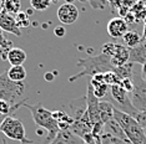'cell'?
I'll use <instances>...</instances> for the list:
<instances>
[{"label": "cell", "mask_w": 146, "mask_h": 144, "mask_svg": "<svg viewBox=\"0 0 146 144\" xmlns=\"http://www.w3.org/2000/svg\"><path fill=\"white\" fill-rule=\"evenodd\" d=\"M0 27H1L3 31L10 32V34L15 36H19V37L21 36V31H20L18 22H16V19L5 11L3 12L1 18H0Z\"/></svg>", "instance_id": "8fae6325"}, {"label": "cell", "mask_w": 146, "mask_h": 144, "mask_svg": "<svg viewBox=\"0 0 146 144\" xmlns=\"http://www.w3.org/2000/svg\"><path fill=\"white\" fill-rule=\"evenodd\" d=\"M101 144H127L125 140H122L117 137L112 135L111 133L104 132L101 135Z\"/></svg>", "instance_id": "4316f807"}, {"label": "cell", "mask_w": 146, "mask_h": 144, "mask_svg": "<svg viewBox=\"0 0 146 144\" xmlns=\"http://www.w3.org/2000/svg\"><path fill=\"white\" fill-rule=\"evenodd\" d=\"M0 5L3 6L5 12H8L10 15H16L21 10L20 0H0Z\"/></svg>", "instance_id": "44dd1931"}, {"label": "cell", "mask_w": 146, "mask_h": 144, "mask_svg": "<svg viewBox=\"0 0 146 144\" xmlns=\"http://www.w3.org/2000/svg\"><path fill=\"white\" fill-rule=\"evenodd\" d=\"M3 35V30H1V27H0V36Z\"/></svg>", "instance_id": "ab89813d"}, {"label": "cell", "mask_w": 146, "mask_h": 144, "mask_svg": "<svg viewBox=\"0 0 146 144\" xmlns=\"http://www.w3.org/2000/svg\"><path fill=\"white\" fill-rule=\"evenodd\" d=\"M140 75H141L142 80H144V81H146V63H145V65H142V67H141V71H140Z\"/></svg>", "instance_id": "d6a6232c"}, {"label": "cell", "mask_w": 146, "mask_h": 144, "mask_svg": "<svg viewBox=\"0 0 146 144\" xmlns=\"http://www.w3.org/2000/svg\"><path fill=\"white\" fill-rule=\"evenodd\" d=\"M8 76L15 82H24L26 78V70L24 66H11L8 70Z\"/></svg>", "instance_id": "7402d4cb"}, {"label": "cell", "mask_w": 146, "mask_h": 144, "mask_svg": "<svg viewBox=\"0 0 146 144\" xmlns=\"http://www.w3.org/2000/svg\"><path fill=\"white\" fill-rule=\"evenodd\" d=\"M129 56H130V48L126 47L125 45H122V44H117V47H116L114 56L111 57L112 65L117 68V67L122 66V65L127 63Z\"/></svg>", "instance_id": "9a60e30c"}, {"label": "cell", "mask_w": 146, "mask_h": 144, "mask_svg": "<svg viewBox=\"0 0 146 144\" xmlns=\"http://www.w3.org/2000/svg\"><path fill=\"white\" fill-rule=\"evenodd\" d=\"M114 118L121 126L126 134V138L129 139L130 144H146V134L145 129L137 123L134 117L121 111H114Z\"/></svg>", "instance_id": "3957f363"}, {"label": "cell", "mask_w": 146, "mask_h": 144, "mask_svg": "<svg viewBox=\"0 0 146 144\" xmlns=\"http://www.w3.org/2000/svg\"><path fill=\"white\" fill-rule=\"evenodd\" d=\"M33 10L36 11H45L51 6L50 0H30Z\"/></svg>", "instance_id": "484cf974"}, {"label": "cell", "mask_w": 146, "mask_h": 144, "mask_svg": "<svg viewBox=\"0 0 146 144\" xmlns=\"http://www.w3.org/2000/svg\"><path fill=\"white\" fill-rule=\"evenodd\" d=\"M6 61L11 66H23L26 61V52L20 47H13L8 54Z\"/></svg>", "instance_id": "2e32d148"}, {"label": "cell", "mask_w": 146, "mask_h": 144, "mask_svg": "<svg viewBox=\"0 0 146 144\" xmlns=\"http://www.w3.org/2000/svg\"><path fill=\"white\" fill-rule=\"evenodd\" d=\"M115 107L109 101H100V118L101 122L106 124L109 120L114 119Z\"/></svg>", "instance_id": "d6986e66"}, {"label": "cell", "mask_w": 146, "mask_h": 144, "mask_svg": "<svg viewBox=\"0 0 146 144\" xmlns=\"http://www.w3.org/2000/svg\"><path fill=\"white\" fill-rule=\"evenodd\" d=\"M92 88H94V94L96 96L98 99H102L104 97H106L109 94V90H110V86L105 83H96V82H91Z\"/></svg>", "instance_id": "cb8c5ba5"}, {"label": "cell", "mask_w": 146, "mask_h": 144, "mask_svg": "<svg viewBox=\"0 0 146 144\" xmlns=\"http://www.w3.org/2000/svg\"><path fill=\"white\" fill-rule=\"evenodd\" d=\"M84 144H85V143H84Z\"/></svg>", "instance_id": "b9f144b4"}, {"label": "cell", "mask_w": 146, "mask_h": 144, "mask_svg": "<svg viewBox=\"0 0 146 144\" xmlns=\"http://www.w3.org/2000/svg\"><path fill=\"white\" fill-rule=\"evenodd\" d=\"M54 75L50 73V72H48V73H45V80L48 81V82H51V81H54Z\"/></svg>", "instance_id": "836d02e7"}, {"label": "cell", "mask_w": 146, "mask_h": 144, "mask_svg": "<svg viewBox=\"0 0 146 144\" xmlns=\"http://www.w3.org/2000/svg\"><path fill=\"white\" fill-rule=\"evenodd\" d=\"M132 82H134V91L130 93L131 103L137 112H141L146 109V81L142 80L140 72L136 73L134 71Z\"/></svg>", "instance_id": "52a82bcc"}, {"label": "cell", "mask_w": 146, "mask_h": 144, "mask_svg": "<svg viewBox=\"0 0 146 144\" xmlns=\"http://www.w3.org/2000/svg\"><path fill=\"white\" fill-rule=\"evenodd\" d=\"M142 40L146 41V20H145V26H144V34H142Z\"/></svg>", "instance_id": "e575fe53"}, {"label": "cell", "mask_w": 146, "mask_h": 144, "mask_svg": "<svg viewBox=\"0 0 146 144\" xmlns=\"http://www.w3.org/2000/svg\"><path fill=\"white\" fill-rule=\"evenodd\" d=\"M134 118L137 120V123L140 124L142 128L146 129V109L145 111H141V112H137Z\"/></svg>", "instance_id": "4dcf8cb0"}, {"label": "cell", "mask_w": 146, "mask_h": 144, "mask_svg": "<svg viewBox=\"0 0 146 144\" xmlns=\"http://www.w3.org/2000/svg\"><path fill=\"white\" fill-rule=\"evenodd\" d=\"M58 19L62 25H72L79 19V9L74 4H66L59 6Z\"/></svg>", "instance_id": "9c48e42d"}, {"label": "cell", "mask_w": 146, "mask_h": 144, "mask_svg": "<svg viewBox=\"0 0 146 144\" xmlns=\"http://www.w3.org/2000/svg\"><path fill=\"white\" fill-rule=\"evenodd\" d=\"M25 90V82H15V81L10 80L8 76V72L0 75V99L6 101L11 106L25 102L26 99H23Z\"/></svg>", "instance_id": "277c9868"}, {"label": "cell", "mask_w": 146, "mask_h": 144, "mask_svg": "<svg viewBox=\"0 0 146 144\" xmlns=\"http://www.w3.org/2000/svg\"><path fill=\"white\" fill-rule=\"evenodd\" d=\"M86 102H88V113L92 126L96 123H100V101L94 94V88L90 82L88 84V91H86Z\"/></svg>", "instance_id": "ba28073f"}, {"label": "cell", "mask_w": 146, "mask_h": 144, "mask_svg": "<svg viewBox=\"0 0 146 144\" xmlns=\"http://www.w3.org/2000/svg\"><path fill=\"white\" fill-rule=\"evenodd\" d=\"M109 94H110V98H111L110 103L116 108V109L121 111V112H124V113L130 114L132 117L136 116L137 111L135 109L134 106H132V103H131L130 93L126 92L120 84H112V86H110Z\"/></svg>", "instance_id": "8992f818"}, {"label": "cell", "mask_w": 146, "mask_h": 144, "mask_svg": "<svg viewBox=\"0 0 146 144\" xmlns=\"http://www.w3.org/2000/svg\"><path fill=\"white\" fill-rule=\"evenodd\" d=\"M3 12H4V9H3V6H1V5H0V18H1Z\"/></svg>", "instance_id": "74e56055"}, {"label": "cell", "mask_w": 146, "mask_h": 144, "mask_svg": "<svg viewBox=\"0 0 146 144\" xmlns=\"http://www.w3.org/2000/svg\"><path fill=\"white\" fill-rule=\"evenodd\" d=\"M49 144H84V140L72 133L70 129H68L60 130Z\"/></svg>", "instance_id": "7c38bea8"}, {"label": "cell", "mask_w": 146, "mask_h": 144, "mask_svg": "<svg viewBox=\"0 0 146 144\" xmlns=\"http://www.w3.org/2000/svg\"><path fill=\"white\" fill-rule=\"evenodd\" d=\"M106 30H108V34L112 39H120V37H124V35L129 31V25L125 21V19L114 18L108 22Z\"/></svg>", "instance_id": "30bf717a"}, {"label": "cell", "mask_w": 146, "mask_h": 144, "mask_svg": "<svg viewBox=\"0 0 146 144\" xmlns=\"http://www.w3.org/2000/svg\"><path fill=\"white\" fill-rule=\"evenodd\" d=\"M16 22H18L19 27H28V26L31 25V21L29 19V14L25 11H20L19 14H16Z\"/></svg>", "instance_id": "83f0119b"}, {"label": "cell", "mask_w": 146, "mask_h": 144, "mask_svg": "<svg viewBox=\"0 0 146 144\" xmlns=\"http://www.w3.org/2000/svg\"><path fill=\"white\" fill-rule=\"evenodd\" d=\"M13 47L14 46H13V42L10 40H8L4 35L0 36V57H1L3 60L8 58V54Z\"/></svg>", "instance_id": "d4e9b609"}, {"label": "cell", "mask_w": 146, "mask_h": 144, "mask_svg": "<svg viewBox=\"0 0 146 144\" xmlns=\"http://www.w3.org/2000/svg\"><path fill=\"white\" fill-rule=\"evenodd\" d=\"M24 107H26L30 111L34 123L39 128H42L46 130V140L49 143L56 137V134L60 132L58 126V122L55 120V118L52 117V112L49 111L48 108H45L42 106L41 102H38L36 104H30V103H24Z\"/></svg>", "instance_id": "7a4b0ae2"}, {"label": "cell", "mask_w": 146, "mask_h": 144, "mask_svg": "<svg viewBox=\"0 0 146 144\" xmlns=\"http://www.w3.org/2000/svg\"><path fill=\"white\" fill-rule=\"evenodd\" d=\"M114 72L120 80H124V78H132V75H134V63L127 62V63L115 68Z\"/></svg>", "instance_id": "603a6c76"}, {"label": "cell", "mask_w": 146, "mask_h": 144, "mask_svg": "<svg viewBox=\"0 0 146 144\" xmlns=\"http://www.w3.org/2000/svg\"><path fill=\"white\" fill-rule=\"evenodd\" d=\"M52 117L58 122L59 129L60 130H68L71 128L72 123H74V118L71 116H69L64 111H54L52 112Z\"/></svg>", "instance_id": "e0dca14e"}, {"label": "cell", "mask_w": 146, "mask_h": 144, "mask_svg": "<svg viewBox=\"0 0 146 144\" xmlns=\"http://www.w3.org/2000/svg\"><path fill=\"white\" fill-rule=\"evenodd\" d=\"M145 134H146V129H145Z\"/></svg>", "instance_id": "60d3db41"}, {"label": "cell", "mask_w": 146, "mask_h": 144, "mask_svg": "<svg viewBox=\"0 0 146 144\" xmlns=\"http://www.w3.org/2000/svg\"><path fill=\"white\" fill-rule=\"evenodd\" d=\"M0 132H1L6 138L20 142L21 144H31L33 140L28 139L25 133L24 124L21 123V120L13 116H8L4 119V122L0 126Z\"/></svg>", "instance_id": "5b68a950"}, {"label": "cell", "mask_w": 146, "mask_h": 144, "mask_svg": "<svg viewBox=\"0 0 146 144\" xmlns=\"http://www.w3.org/2000/svg\"><path fill=\"white\" fill-rule=\"evenodd\" d=\"M69 107H70V109H71V112H72V116L71 117L74 118V120H79L85 114L86 111H88L86 96L80 97V98H76V99L71 101L70 104H69Z\"/></svg>", "instance_id": "5bb4252c"}, {"label": "cell", "mask_w": 146, "mask_h": 144, "mask_svg": "<svg viewBox=\"0 0 146 144\" xmlns=\"http://www.w3.org/2000/svg\"><path fill=\"white\" fill-rule=\"evenodd\" d=\"M5 118H6V117H5V116H3V114L0 113V126H1V123L4 122V119H5Z\"/></svg>", "instance_id": "d590c367"}, {"label": "cell", "mask_w": 146, "mask_h": 144, "mask_svg": "<svg viewBox=\"0 0 146 144\" xmlns=\"http://www.w3.org/2000/svg\"><path fill=\"white\" fill-rule=\"evenodd\" d=\"M129 62L131 63H146V41L142 40L136 47L130 48V56Z\"/></svg>", "instance_id": "4fadbf2b"}, {"label": "cell", "mask_w": 146, "mask_h": 144, "mask_svg": "<svg viewBox=\"0 0 146 144\" xmlns=\"http://www.w3.org/2000/svg\"><path fill=\"white\" fill-rule=\"evenodd\" d=\"M76 66L81 67L82 71L74 75V76L69 77V82H75L76 80H79V78H81L84 76L94 77L96 75L115 71V68H116L114 65H112L111 57L106 56L105 54L89 56L86 58H79L78 62H76Z\"/></svg>", "instance_id": "6da1fadb"}, {"label": "cell", "mask_w": 146, "mask_h": 144, "mask_svg": "<svg viewBox=\"0 0 146 144\" xmlns=\"http://www.w3.org/2000/svg\"><path fill=\"white\" fill-rule=\"evenodd\" d=\"M50 1H51V4H56V3H58L59 0H50Z\"/></svg>", "instance_id": "f35d334b"}, {"label": "cell", "mask_w": 146, "mask_h": 144, "mask_svg": "<svg viewBox=\"0 0 146 144\" xmlns=\"http://www.w3.org/2000/svg\"><path fill=\"white\" fill-rule=\"evenodd\" d=\"M65 34H66V30L62 25H59L54 29V35L56 36V37H64Z\"/></svg>", "instance_id": "1f68e13d"}, {"label": "cell", "mask_w": 146, "mask_h": 144, "mask_svg": "<svg viewBox=\"0 0 146 144\" xmlns=\"http://www.w3.org/2000/svg\"><path fill=\"white\" fill-rule=\"evenodd\" d=\"M105 132L111 133L112 135L117 137V138L125 140V142L127 143V144H130L129 139L126 138V134H125V132H124V129H122L121 126L117 123V120H115V118L111 119V120H109V122L105 124Z\"/></svg>", "instance_id": "ac0fdd59"}, {"label": "cell", "mask_w": 146, "mask_h": 144, "mask_svg": "<svg viewBox=\"0 0 146 144\" xmlns=\"http://www.w3.org/2000/svg\"><path fill=\"white\" fill-rule=\"evenodd\" d=\"M116 47H117V44L116 42H106V44L102 45L101 47V54H105L106 56L112 57L116 51Z\"/></svg>", "instance_id": "f1b7e54d"}, {"label": "cell", "mask_w": 146, "mask_h": 144, "mask_svg": "<svg viewBox=\"0 0 146 144\" xmlns=\"http://www.w3.org/2000/svg\"><path fill=\"white\" fill-rule=\"evenodd\" d=\"M122 41H124V45H125L126 47L132 48V47H136L142 41V36L139 34L137 31L129 30L124 35V37H122Z\"/></svg>", "instance_id": "ffe728a7"}, {"label": "cell", "mask_w": 146, "mask_h": 144, "mask_svg": "<svg viewBox=\"0 0 146 144\" xmlns=\"http://www.w3.org/2000/svg\"><path fill=\"white\" fill-rule=\"evenodd\" d=\"M120 86L124 88L127 93H131L132 91H134V82H132V78H124V80H121Z\"/></svg>", "instance_id": "f546056e"}, {"label": "cell", "mask_w": 146, "mask_h": 144, "mask_svg": "<svg viewBox=\"0 0 146 144\" xmlns=\"http://www.w3.org/2000/svg\"><path fill=\"white\" fill-rule=\"evenodd\" d=\"M64 1L66 3V4H74L75 0H64Z\"/></svg>", "instance_id": "8d00e7d4"}]
</instances>
